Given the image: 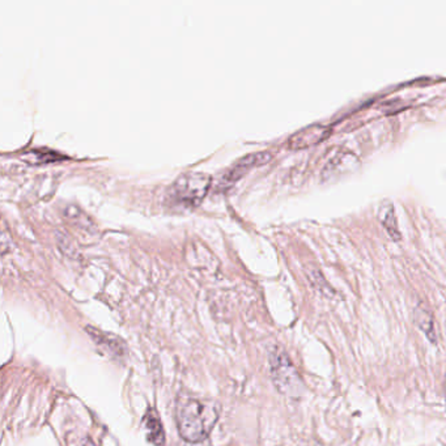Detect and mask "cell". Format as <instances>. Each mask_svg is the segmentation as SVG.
Returning <instances> with one entry per match:
<instances>
[{"mask_svg":"<svg viewBox=\"0 0 446 446\" xmlns=\"http://www.w3.org/2000/svg\"><path fill=\"white\" fill-rule=\"evenodd\" d=\"M218 403L187 398L177 407L178 432L187 444L203 443L218 422Z\"/></svg>","mask_w":446,"mask_h":446,"instance_id":"6da1fadb","label":"cell"},{"mask_svg":"<svg viewBox=\"0 0 446 446\" xmlns=\"http://www.w3.org/2000/svg\"><path fill=\"white\" fill-rule=\"evenodd\" d=\"M270 369L274 385L282 394L292 398H298L302 394V379L284 350L274 348L270 351Z\"/></svg>","mask_w":446,"mask_h":446,"instance_id":"7a4b0ae2","label":"cell"},{"mask_svg":"<svg viewBox=\"0 0 446 446\" xmlns=\"http://www.w3.org/2000/svg\"><path fill=\"white\" fill-rule=\"evenodd\" d=\"M209 186L211 177L205 173H183L173 183L171 195L180 206L193 208L203 200Z\"/></svg>","mask_w":446,"mask_h":446,"instance_id":"3957f363","label":"cell"},{"mask_svg":"<svg viewBox=\"0 0 446 446\" xmlns=\"http://www.w3.org/2000/svg\"><path fill=\"white\" fill-rule=\"evenodd\" d=\"M273 159V155L267 151L264 152H255L246 155L241 160L237 161L230 169L223 174L221 177V187H229L237 182L246 173L252 171V168L262 166L264 164L270 162Z\"/></svg>","mask_w":446,"mask_h":446,"instance_id":"277c9868","label":"cell"},{"mask_svg":"<svg viewBox=\"0 0 446 446\" xmlns=\"http://www.w3.org/2000/svg\"><path fill=\"white\" fill-rule=\"evenodd\" d=\"M87 332L91 335L93 343H96L97 348L103 351V355L109 356L114 360H123L126 357L127 345L117 335L100 332L98 329L91 326L87 327Z\"/></svg>","mask_w":446,"mask_h":446,"instance_id":"5b68a950","label":"cell"},{"mask_svg":"<svg viewBox=\"0 0 446 446\" xmlns=\"http://www.w3.org/2000/svg\"><path fill=\"white\" fill-rule=\"evenodd\" d=\"M330 134L332 128L323 125L305 127L288 139L286 147L289 149L309 148L326 140Z\"/></svg>","mask_w":446,"mask_h":446,"instance_id":"8992f818","label":"cell"},{"mask_svg":"<svg viewBox=\"0 0 446 446\" xmlns=\"http://www.w3.org/2000/svg\"><path fill=\"white\" fill-rule=\"evenodd\" d=\"M143 425L147 432V440L155 446H164L165 444V432L162 428L159 412L153 409H148L143 418Z\"/></svg>","mask_w":446,"mask_h":446,"instance_id":"52a82bcc","label":"cell"},{"mask_svg":"<svg viewBox=\"0 0 446 446\" xmlns=\"http://www.w3.org/2000/svg\"><path fill=\"white\" fill-rule=\"evenodd\" d=\"M356 160L355 155H352L351 152L345 151V149H341L336 155H334L332 157H330L326 165H325V169H323V173H322V177L323 178H330L332 175H336V174H342V173L348 172L351 171V165H345V162L348 161Z\"/></svg>","mask_w":446,"mask_h":446,"instance_id":"ba28073f","label":"cell"},{"mask_svg":"<svg viewBox=\"0 0 446 446\" xmlns=\"http://www.w3.org/2000/svg\"><path fill=\"white\" fill-rule=\"evenodd\" d=\"M413 320L419 326V329L425 334V336L428 338V341L431 343L437 342L435 320H434V316L429 310L424 307H418L413 311Z\"/></svg>","mask_w":446,"mask_h":446,"instance_id":"9c48e42d","label":"cell"},{"mask_svg":"<svg viewBox=\"0 0 446 446\" xmlns=\"http://www.w3.org/2000/svg\"><path fill=\"white\" fill-rule=\"evenodd\" d=\"M379 220H381V224L384 225V228L386 229V232L389 233V236L393 240H401V230H400V225H398V218H397V214H395L394 205L386 203V205L381 207V209H379Z\"/></svg>","mask_w":446,"mask_h":446,"instance_id":"30bf717a","label":"cell"},{"mask_svg":"<svg viewBox=\"0 0 446 446\" xmlns=\"http://www.w3.org/2000/svg\"><path fill=\"white\" fill-rule=\"evenodd\" d=\"M65 159L62 155H59L54 151L49 149H38V151H31L29 153L23 155V160L28 161L29 164H46V162H54V161L62 160Z\"/></svg>","mask_w":446,"mask_h":446,"instance_id":"8fae6325","label":"cell"},{"mask_svg":"<svg viewBox=\"0 0 446 446\" xmlns=\"http://www.w3.org/2000/svg\"><path fill=\"white\" fill-rule=\"evenodd\" d=\"M79 446H94V444L92 443L91 438H85Z\"/></svg>","mask_w":446,"mask_h":446,"instance_id":"7c38bea8","label":"cell"},{"mask_svg":"<svg viewBox=\"0 0 446 446\" xmlns=\"http://www.w3.org/2000/svg\"><path fill=\"white\" fill-rule=\"evenodd\" d=\"M187 446H207L205 443H198V444H187Z\"/></svg>","mask_w":446,"mask_h":446,"instance_id":"4fadbf2b","label":"cell"},{"mask_svg":"<svg viewBox=\"0 0 446 446\" xmlns=\"http://www.w3.org/2000/svg\"><path fill=\"white\" fill-rule=\"evenodd\" d=\"M445 401H446V382H445Z\"/></svg>","mask_w":446,"mask_h":446,"instance_id":"5bb4252c","label":"cell"}]
</instances>
